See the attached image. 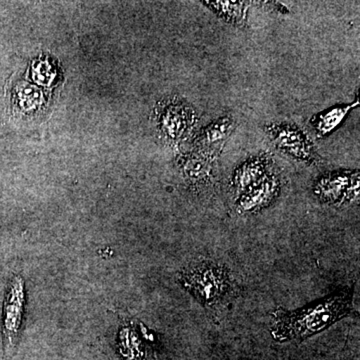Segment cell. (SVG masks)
<instances>
[{
  "instance_id": "cell-12",
  "label": "cell",
  "mask_w": 360,
  "mask_h": 360,
  "mask_svg": "<svg viewBox=\"0 0 360 360\" xmlns=\"http://www.w3.org/2000/svg\"><path fill=\"white\" fill-rule=\"evenodd\" d=\"M359 101L352 104H340L328 110L321 111L310 120L317 137L323 139L333 131L342 123L348 113L359 106Z\"/></svg>"
},
{
  "instance_id": "cell-5",
  "label": "cell",
  "mask_w": 360,
  "mask_h": 360,
  "mask_svg": "<svg viewBox=\"0 0 360 360\" xmlns=\"http://www.w3.org/2000/svg\"><path fill=\"white\" fill-rule=\"evenodd\" d=\"M265 132L276 148L290 158L309 165H317L321 160L309 134L295 123H270L265 127Z\"/></svg>"
},
{
  "instance_id": "cell-1",
  "label": "cell",
  "mask_w": 360,
  "mask_h": 360,
  "mask_svg": "<svg viewBox=\"0 0 360 360\" xmlns=\"http://www.w3.org/2000/svg\"><path fill=\"white\" fill-rule=\"evenodd\" d=\"M354 300V285H350L298 309H277L271 314L270 333L277 342H302L347 317Z\"/></svg>"
},
{
  "instance_id": "cell-14",
  "label": "cell",
  "mask_w": 360,
  "mask_h": 360,
  "mask_svg": "<svg viewBox=\"0 0 360 360\" xmlns=\"http://www.w3.org/2000/svg\"><path fill=\"white\" fill-rule=\"evenodd\" d=\"M42 103L44 96L37 86L30 84H21L14 89L13 104L21 112H34L39 110Z\"/></svg>"
},
{
  "instance_id": "cell-16",
  "label": "cell",
  "mask_w": 360,
  "mask_h": 360,
  "mask_svg": "<svg viewBox=\"0 0 360 360\" xmlns=\"http://www.w3.org/2000/svg\"><path fill=\"white\" fill-rule=\"evenodd\" d=\"M262 7H265L267 9H271V11H276V13L288 14L290 13L288 7L284 6L283 4H279V2H271V1H265V2H258Z\"/></svg>"
},
{
  "instance_id": "cell-11",
  "label": "cell",
  "mask_w": 360,
  "mask_h": 360,
  "mask_svg": "<svg viewBox=\"0 0 360 360\" xmlns=\"http://www.w3.org/2000/svg\"><path fill=\"white\" fill-rule=\"evenodd\" d=\"M118 347L123 360H149L148 343L134 324H127L120 329Z\"/></svg>"
},
{
  "instance_id": "cell-13",
  "label": "cell",
  "mask_w": 360,
  "mask_h": 360,
  "mask_svg": "<svg viewBox=\"0 0 360 360\" xmlns=\"http://www.w3.org/2000/svg\"><path fill=\"white\" fill-rule=\"evenodd\" d=\"M207 8L219 18L232 25H246L248 14V2L245 1H202Z\"/></svg>"
},
{
  "instance_id": "cell-15",
  "label": "cell",
  "mask_w": 360,
  "mask_h": 360,
  "mask_svg": "<svg viewBox=\"0 0 360 360\" xmlns=\"http://www.w3.org/2000/svg\"><path fill=\"white\" fill-rule=\"evenodd\" d=\"M32 73L34 82L44 86H49L53 84L58 75L56 68L49 60L37 61L33 65Z\"/></svg>"
},
{
  "instance_id": "cell-6",
  "label": "cell",
  "mask_w": 360,
  "mask_h": 360,
  "mask_svg": "<svg viewBox=\"0 0 360 360\" xmlns=\"http://www.w3.org/2000/svg\"><path fill=\"white\" fill-rule=\"evenodd\" d=\"M359 170H336L322 174L315 180L314 193L317 200L326 205H349L359 198Z\"/></svg>"
},
{
  "instance_id": "cell-7",
  "label": "cell",
  "mask_w": 360,
  "mask_h": 360,
  "mask_svg": "<svg viewBox=\"0 0 360 360\" xmlns=\"http://www.w3.org/2000/svg\"><path fill=\"white\" fill-rule=\"evenodd\" d=\"M283 181L281 175L270 172L257 184L238 196L236 200V212L238 215H252L269 207L281 194Z\"/></svg>"
},
{
  "instance_id": "cell-8",
  "label": "cell",
  "mask_w": 360,
  "mask_h": 360,
  "mask_svg": "<svg viewBox=\"0 0 360 360\" xmlns=\"http://www.w3.org/2000/svg\"><path fill=\"white\" fill-rule=\"evenodd\" d=\"M274 169V160L270 153H258L243 161L232 174L231 189L234 198L245 193Z\"/></svg>"
},
{
  "instance_id": "cell-3",
  "label": "cell",
  "mask_w": 360,
  "mask_h": 360,
  "mask_svg": "<svg viewBox=\"0 0 360 360\" xmlns=\"http://www.w3.org/2000/svg\"><path fill=\"white\" fill-rule=\"evenodd\" d=\"M25 307V279L20 274L11 277L7 284L2 311L4 360H13L20 345Z\"/></svg>"
},
{
  "instance_id": "cell-4",
  "label": "cell",
  "mask_w": 360,
  "mask_h": 360,
  "mask_svg": "<svg viewBox=\"0 0 360 360\" xmlns=\"http://www.w3.org/2000/svg\"><path fill=\"white\" fill-rule=\"evenodd\" d=\"M193 106L179 98L162 101L155 111V123L160 136L169 144H179L189 136L198 124Z\"/></svg>"
},
{
  "instance_id": "cell-2",
  "label": "cell",
  "mask_w": 360,
  "mask_h": 360,
  "mask_svg": "<svg viewBox=\"0 0 360 360\" xmlns=\"http://www.w3.org/2000/svg\"><path fill=\"white\" fill-rule=\"evenodd\" d=\"M179 279L182 288L206 309L224 304L236 292L231 270L214 260L191 264L180 272Z\"/></svg>"
},
{
  "instance_id": "cell-9",
  "label": "cell",
  "mask_w": 360,
  "mask_h": 360,
  "mask_svg": "<svg viewBox=\"0 0 360 360\" xmlns=\"http://www.w3.org/2000/svg\"><path fill=\"white\" fill-rule=\"evenodd\" d=\"M236 120L231 115H224L206 125L194 137L193 150L213 158H219L229 137L236 129Z\"/></svg>"
},
{
  "instance_id": "cell-10",
  "label": "cell",
  "mask_w": 360,
  "mask_h": 360,
  "mask_svg": "<svg viewBox=\"0 0 360 360\" xmlns=\"http://www.w3.org/2000/svg\"><path fill=\"white\" fill-rule=\"evenodd\" d=\"M217 158L193 150L180 156L179 165L182 176L194 191H203L214 180Z\"/></svg>"
}]
</instances>
